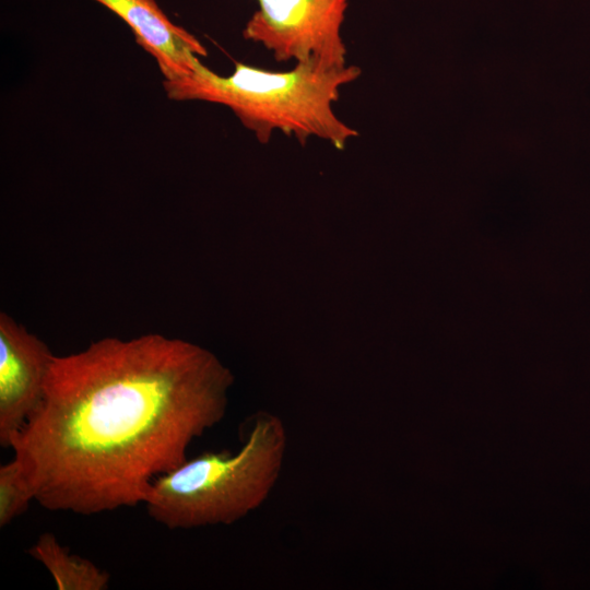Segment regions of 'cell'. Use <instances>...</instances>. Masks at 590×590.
Wrapping results in <instances>:
<instances>
[{
  "label": "cell",
  "instance_id": "1",
  "mask_svg": "<svg viewBox=\"0 0 590 590\" xmlns=\"http://www.w3.org/2000/svg\"><path fill=\"white\" fill-rule=\"evenodd\" d=\"M231 373L208 351L148 333L55 356L43 399L11 441L50 511L143 505L156 477L226 413Z\"/></svg>",
  "mask_w": 590,
  "mask_h": 590
},
{
  "label": "cell",
  "instance_id": "2",
  "mask_svg": "<svg viewBox=\"0 0 590 590\" xmlns=\"http://www.w3.org/2000/svg\"><path fill=\"white\" fill-rule=\"evenodd\" d=\"M361 74L355 64L328 67L309 61L287 71H270L237 62L223 76L198 58L190 74L164 81L163 86L172 101L226 106L263 144L281 131L302 144L318 138L342 150L358 132L339 118L333 105L342 87Z\"/></svg>",
  "mask_w": 590,
  "mask_h": 590
},
{
  "label": "cell",
  "instance_id": "3",
  "mask_svg": "<svg viewBox=\"0 0 590 590\" xmlns=\"http://www.w3.org/2000/svg\"><path fill=\"white\" fill-rule=\"evenodd\" d=\"M287 440L280 417L257 414L238 451L203 452L156 477L143 503L148 515L169 530L239 521L273 491Z\"/></svg>",
  "mask_w": 590,
  "mask_h": 590
},
{
  "label": "cell",
  "instance_id": "4",
  "mask_svg": "<svg viewBox=\"0 0 590 590\" xmlns=\"http://www.w3.org/2000/svg\"><path fill=\"white\" fill-rule=\"evenodd\" d=\"M258 9L243 36L260 44L279 62L316 61L345 67L341 31L350 0H256Z\"/></svg>",
  "mask_w": 590,
  "mask_h": 590
},
{
  "label": "cell",
  "instance_id": "5",
  "mask_svg": "<svg viewBox=\"0 0 590 590\" xmlns=\"http://www.w3.org/2000/svg\"><path fill=\"white\" fill-rule=\"evenodd\" d=\"M56 355L7 312L0 314V445L14 436L39 405Z\"/></svg>",
  "mask_w": 590,
  "mask_h": 590
},
{
  "label": "cell",
  "instance_id": "6",
  "mask_svg": "<svg viewBox=\"0 0 590 590\" xmlns=\"http://www.w3.org/2000/svg\"><path fill=\"white\" fill-rule=\"evenodd\" d=\"M119 16L132 31L135 42L157 62L164 81L192 72L206 48L186 28L175 24L155 0H93Z\"/></svg>",
  "mask_w": 590,
  "mask_h": 590
},
{
  "label": "cell",
  "instance_id": "7",
  "mask_svg": "<svg viewBox=\"0 0 590 590\" xmlns=\"http://www.w3.org/2000/svg\"><path fill=\"white\" fill-rule=\"evenodd\" d=\"M27 553L46 567L59 590H106L109 587L107 571L70 553L51 532L40 534Z\"/></svg>",
  "mask_w": 590,
  "mask_h": 590
},
{
  "label": "cell",
  "instance_id": "8",
  "mask_svg": "<svg viewBox=\"0 0 590 590\" xmlns=\"http://www.w3.org/2000/svg\"><path fill=\"white\" fill-rule=\"evenodd\" d=\"M35 495L19 461L13 457L0 465V528L23 515Z\"/></svg>",
  "mask_w": 590,
  "mask_h": 590
}]
</instances>
